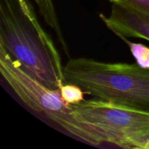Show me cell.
Listing matches in <instances>:
<instances>
[{
    "instance_id": "obj_7",
    "label": "cell",
    "mask_w": 149,
    "mask_h": 149,
    "mask_svg": "<svg viewBox=\"0 0 149 149\" xmlns=\"http://www.w3.org/2000/svg\"><path fill=\"white\" fill-rule=\"evenodd\" d=\"M119 38L122 39L124 42L130 47L132 56L136 61V63L143 68L149 69V47L141 43H135L127 40V37L117 35Z\"/></svg>"
},
{
    "instance_id": "obj_1",
    "label": "cell",
    "mask_w": 149,
    "mask_h": 149,
    "mask_svg": "<svg viewBox=\"0 0 149 149\" xmlns=\"http://www.w3.org/2000/svg\"><path fill=\"white\" fill-rule=\"evenodd\" d=\"M0 48L49 88L65 84L59 53L29 0H0Z\"/></svg>"
},
{
    "instance_id": "obj_6",
    "label": "cell",
    "mask_w": 149,
    "mask_h": 149,
    "mask_svg": "<svg viewBox=\"0 0 149 149\" xmlns=\"http://www.w3.org/2000/svg\"><path fill=\"white\" fill-rule=\"evenodd\" d=\"M34 1L45 23L54 31L61 47L64 49L65 53L68 55V46L64 39L52 0H34Z\"/></svg>"
},
{
    "instance_id": "obj_9",
    "label": "cell",
    "mask_w": 149,
    "mask_h": 149,
    "mask_svg": "<svg viewBox=\"0 0 149 149\" xmlns=\"http://www.w3.org/2000/svg\"><path fill=\"white\" fill-rule=\"evenodd\" d=\"M116 4L149 17V0H109Z\"/></svg>"
},
{
    "instance_id": "obj_2",
    "label": "cell",
    "mask_w": 149,
    "mask_h": 149,
    "mask_svg": "<svg viewBox=\"0 0 149 149\" xmlns=\"http://www.w3.org/2000/svg\"><path fill=\"white\" fill-rule=\"evenodd\" d=\"M65 83L79 86L95 98L149 112V69L135 63L70 59L63 66Z\"/></svg>"
},
{
    "instance_id": "obj_4",
    "label": "cell",
    "mask_w": 149,
    "mask_h": 149,
    "mask_svg": "<svg viewBox=\"0 0 149 149\" xmlns=\"http://www.w3.org/2000/svg\"><path fill=\"white\" fill-rule=\"evenodd\" d=\"M0 72L16 95L32 110L42 113L81 141L99 145L74 119L71 105L63 100L60 90L49 88L26 72L2 48H0Z\"/></svg>"
},
{
    "instance_id": "obj_3",
    "label": "cell",
    "mask_w": 149,
    "mask_h": 149,
    "mask_svg": "<svg viewBox=\"0 0 149 149\" xmlns=\"http://www.w3.org/2000/svg\"><path fill=\"white\" fill-rule=\"evenodd\" d=\"M71 106L74 119L99 145L149 149V112L97 98Z\"/></svg>"
},
{
    "instance_id": "obj_5",
    "label": "cell",
    "mask_w": 149,
    "mask_h": 149,
    "mask_svg": "<svg viewBox=\"0 0 149 149\" xmlns=\"http://www.w3.org/2000/svg\"><path fill=\"white\" fill-rule=\"evenodd\" d=\"M100 17L116 35L149 41V17L118 4H113L109 17Z\"/></svg>"
},
{
    "instance_id": "obj_8",
    "label": "cell",
    "mask_w": 149,
    "mask_h": 149,
    "mask_svg": "<svg viewBox=\"0 0 149 149\" xmlns=\"http://www.w3.org/2000/svg\"><path fill=\"white\" fill-rule=\"evenodd\" d=\"M63 100L68 105H76L84 101V90L77 84L65 83L60 88Z\"/></svg>"
}]
</instances>
